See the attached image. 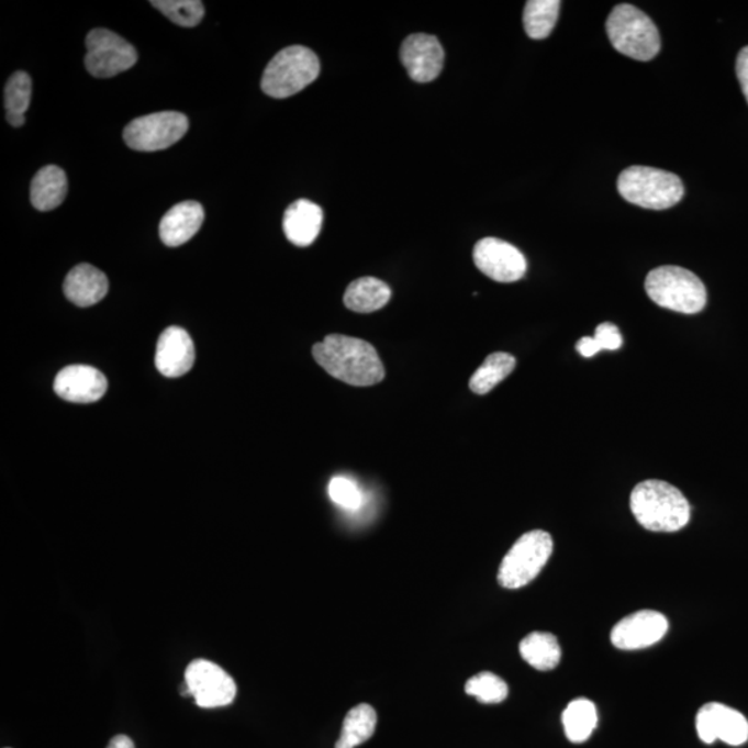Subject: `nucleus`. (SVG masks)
<instances>
[{"label":"nucleus","mask_w":748,"mask_h":748,"mask_svg":"<svg viewBox=\"0 0 748 748\" xmlns=\"http://www.w3.org/2000/svg\"><path fill=\"white\" fill-rule=\"evenodd\" d=\"M312 354L332 378L349 386H376L386 378L378 351L365 339L331 334L315 344Z\"/></svg>","instance_id":"f257e3e1"},{"label":"nucleus","mask_w":748,"mask_h":748,"mask_svg":"<svg viewBox=\"0 0 748 748\" xmlns=\"http://www.w3.org/2000/svg\"><path fill=\"white\" fill-rule=\"evenodd\" d=\"M629 503L636 522L649 532L676 533L691 520L688 499L666 481L640 482L630 493Z\"/></svg>","instance_id":"f03ea898"},{"label":"nucleus","mask_w":748,"mask_h":748,"mask_svg":"<svg viewBox=\"0 0 748 748\" xmlns=\"http://www.w3.org/2000/svg\"><path fill=\"white\" fill-rule=\"evenodd\" d=\"M645 289L657 305L679 314H699L707 304V290L702 280L691 270L672 265L652 269L647 275Z\"/></svg>","instance_id":"7ed1b4c3"},{"label":"nucleus","mask_w":748,"mask_h":748,"mask_svg":"<svg viewBox=\"0 0 748 748\" xmlns=\"http://www.w3.org/2000/svg\"><path fill=\"white\" fill-rule=\"evenodd\" d=\"M606 29L610 42L623 55L638 62H649L659 55V30L650 18L633 4L615 7L609 15Z\"/></svg>","instance_id":"20e7f679"},{"label":"nucleus","mask_w":748,"mask_h":748,"mask_svg":"<svg viewBox=\"0 0 748 748\" xmlns=\"http://www.w3.org/2000/svg\"><path fill=\"white\" fill-rule=\"evenodd\" d=\"M618 192L630 204L647 210H667L683 199L684 186L676 174L635 166L618 178Z\"/></svg>","instance_id":"39448f33"},{"label":"nucleus","mask_w":748,"mask_h":748,"mask_svg":"<svg viewBox=\"0 0 748 748\" xmlns=\"http://www.w3.org/2000/svg\"><path fill=\"white\" fill-rule=\"evenodd\" d=\"M320 72V58L314 52L304 46L286 47L265 68L261 88L270 98H290L314 82Z\"/></svg>","instance_id":"423d86ee"},{"label":"nucleus","mask_w":748,"mask_h":748,"mask_svg":"<svg viewBox=\"0 0 748 748\" xmlns=\"http://www.w3.org/2000/svg\"><path fill=\"white\" fill-rule=\"evenodd\" d=\"M554 554V539L543 529L524 534L503 557L498 571V582L503 588L518 589L528 585L543 571Z\"/></svg>","instance_id":"0eeeda50"},{"label":"nucleus","mask_w":748,"mask_h":748,"mask_svg":"<svg viewBox=\"0 0 748 748\" xmlns=\"http://www.w3.org/2000/svg\"><path fill=\"white\" fill-rule=\"evenodd\" d=\"M188 130V116L177 111H161L130 122L124 130V141L136 152L166 150L182 139Z\"/></svg>","instance_id":"6e6552de"},{"label":"nucleus","mask_w":748,"mask_h":748,"mask_svg":"<svg viewBox=\"0 0 748 748\" xmlns=\"http://www.w3.org/2000/svg\"><path fill=\"white\" fill-rule=\"evenodd\" d=\"M85 66L90 76L111 78L130 70L137 62V52L129 41L113 31L94 29L87 36Z\"/></svg>","instance_id":"1a4fd4ad"},{"label":"nucleus","mask_w":748,"mask_h":748,"mask_svg":"<svg viewBox=\"0 0 748 748\" xmlns=\"http://www.w3.org/2000/svg\"><path fill=\"white\" fill-rule=\"evenodd\" d=\"M185 683L201 708L225 707L237 693L235 679L215 662L203 659L194 660L186 668Z\"/></svg>","instance_id":"9d476101"},{"label":"nucleus","mask_w":748,"mask_h":748,"mask_svg":"<svg viewBox=\"0 0 748 748\" xmlns=\"http://www.w3.org/2000/svg\"><path fill=\"white\" fill-rule=\"evenodd\" d=\"M476 267L498 283H513L527 272V259L513 244L496 237L481 238L473 249Z\"/></svg>","instance_id":"9b49d317"},{"label":"nucleus","mask_w":748,"mask_h":748,"mask_svg":"<svg viewBox=\"0 0 748 748\" xmlns=\"http://www.w3.org/2000/svg\"><path fill=\"white\" fill-rule=\"evenodd\" d=\"M696 729L700 739L707 745L721 740L729 746H741L748 740L746 716L721 703H708L700 708Z\"/></svg>","instance_id":"f8f14e48"},{"label":"nucleus","mask_w":748,"mask_h":748,"mask_svg":"<svg viewBox=\"0 0 748 748\" xmlns=\"http://www.w3.org/2000/svg\"><path fill=\"white\" fill-rule=\"evenodd\" d=\"M668 621L659 612L641 610L619 621L612 630V644L621 650H639L665 638Z\"/></svg>","instance_id":"ddd939ff"},{"label":"nucleus","mask_w":748,"mask_h":748,"mask_svg":"<svg viewBox=\"0 0 748 748\" xmlns=\"http://www.w3.org/2000/svg\"><path fill=\"white\" fill-rule=\"evenodd\" d=\"M445 53L433 35L413 34L401 46V62L413 81H434L443 71Z\"/></svg>","instance_id":"4468645a"},{"label":"nucleus","mask_w":748,"mask_h":748,"mask_svg":"<svg viewBox=\"0 0 748 748\" xmlns=\"http://www.w3.org/2000/svg\"><path fill=\"white\" fill-rule=\"evenodd\" d=\"M108 391V379L102 371L87 365H72L58 371L55 392L62 400L74 403H93Z\"/></svg>","instance_id":"2eb2a0df"},{"label":"nucleus","mask_w":748,"mask_h":748,"mask_svg":"<svg viewBox=\"0 0 748 748\" xmlns=\"http://www.w3.org/2000/svg\"><path fill=\"white\" fill-rule=\"evenodd\" d=\"M194 360V344L189 333L178 326L166 328L157 343V370L166 378H180L193 368Z\"/></svg>","instance_id":"dca6fc26"},{"label":"nucleus","mask_w":748,"mask_h":748,"mask_svg":"<svg viewBox=\"0 0 748 748\" xmlns=\"http://www.w3.org/2000/svg\"><path fill=\"white\" fill-rule=\"evenodd\" d=\"M204 217L203 205L196 201L174 205L160 222L163 243L168 247H179L188 243L200 231Z\"/></svg>","instance_id":"f3484780"},{"label":"nucleus","mask_w":748,"mask_h":748,"mask_svg":"<svg viewBox=\"0 0 748 748\" xmlns=\"http://www.w3.org/2000/svg\"><path fill=\"white\" fill-rule=\"evenodd\" d=\"M322 224L323 211L310 200H297L284 212V235L297 247L311 246L320 236Z\"/></svg>","instance_id":"a211bd4d"},{"label":"nucleus","mask_w":748,"mask_h":748,"mask_svg":"<svg viewBox=\"0 0 748 748\" xmlns=\"http://www.w3.org/2000/svg\"><path fill=\"white\" fill-rule=\"evenodd\" d=\"M109 293V279L102 270L89 264L77 265L65 280V294L77 306L98 304Z\"/></svg>","instance_id":"6ab92c4d"},{"label":"nucleus","mask_w":748,"mask_h":748,"mask_svg":"<svg viewBox=\"0 0 748 748\" xmlns=\"http://www.w3.org/2000/svg\"><path fill=\"white\" fill-rule=\"evenodd\" d=\"M68 192L66 172L56 166H47L36 172L31 183V203L40 211L57 209Z\"/></svg>","instance_id":"aec40b11"},{"label":"nucleus","mask_w":748,"mask_h":748,"mask_svg":"<svg viewBox=\"0 0 748 748\" xmlns=\"http://www.w3.org/2000/svg\"><path fill=\"white\" fill-rule=\"evenodd\" d=\"M391 299V289L389 284L381 282L376 278H360L354 280L348 286L346 294H344V304L358 314H370L389 304Z\"/></svg>","instance_id":"412c9836"},{"label":"nucleus","mask_w":748,"mask_h":748,"mask_svg":"<svg viewBox=\"0 0 748 748\" xmlns=\"http://www.w3.org/2000/svg\"><path fill=\"white\" fill-rule=\"evenodd\" d=\"M520 655L538 671L554 670L561 660L559 640L549 633H533L520 644Z\"/></svg>","instance_id":"4be33fe9"},{"label":"nucleus","mask_w":748,"mask_h":748,"mask_svg":"<svg viewBox=\"0 0 748 748\" xmlns=\"http://www.w3.org/2000/svg\"><path fill=\"white\" fill-rule=\"evenodd\" d=\"M376 724H378V715L371 705L359 704L349 710L336 748H355L364 745L375 735Z\"/></svg>","instance_id":"5701e85b"},{"label":"nucleus","mask_w":748,"mask_h":748,"mask_svg":"<svg viewBox=\"0 0 748 748\" xmlns=\"http://www.w3.org/2000/svg\"><path fill=\"white\" fill-rule=\"evenodd\" d=\"M517 360L507 353H493L477 369L470 379V390L477 395H485L511 376Z\"/></svg>","instance_id":"b1692460"},{"label":"nucleus","mask_w":748,"mask_h":748,"mask_svg":"<svg viewBox=\"0 0 748 748\" xmlns=\"http://www.w3.org/2000/svg\"><path fill=\"white\" fill-rule=\"evenodd\" d=\"M567 739L572 743L587 741L598 726L596 705L588 699H577L567 705L563 716Z\"/></svg>","instance_id":"393cba45"},{"label":"nucleus","mask_w":748,"mask_h":748,"mask_svg":"<svg viewBox=\"0 0 748 748\" xmlns=\"http://www.w3.org/2000/svg\"><path fill=\"white\" fill-rule=\"evenodd\" d=\"M559 0H529L524 9V30L532 40H545L554 31L559 18Z\"/></svg>","instance_id":"a878e982"},{"label":"nucleus","mask_w":748,"mask_h":748,"mask_svg":"<svg viewBox=\"0 0 748 748\" xmlns=\"http://www.w3.org/2000/svg\"><path fill=\"white\" fill-rule=\"evenodd\" d=\"M152 7L160 10L172 23L186 29L199 25L205 13L200 0H153Z\"/></svg>","instance_id":"bb28decb"},{"label":"nucleus","mask_w":748,"mask_h":748,"mask_svg":"<svg viewBox=\"0 0 748 748\" xmlns=\"http://www.w3.org/2000/svg\"><path fill=\"white\" fill-rule=\"evenodd\" d=\"M465 691L484 704H498L506 700L509 686L502 678L492 672L477 673L467 681Z\"/></svg>","instance_id":"cd10ccee"},{"label":"nucleus","mask_w":748,"mask_h":748,"mask_svg":"<svg viewBox=\"0 0 748 748\" xmlns=\"http://www.w3.org/2000/svg\"><path fill=\"white\" fill-rule=\"evenodd\" d=\"M33 81L24 71L14 72L4 88V108L7 114L25 115L30 109Z\"/></svg>","instance_id":"c85d7f7f"},{"label":"nucleus","mask_w":748,"mask_h":748,"mask_svg":"<svg viewBox=\"0 0 748 748\" xmlns=\"http://www.w3.org/2000/svg\"><path fill=\"white\" fill-rule=\"evenodd\" d=\"M327 492L332 501L337 506L346 509V511H358L362 506L364 493L360 491L357 482L348 479V477H333L331 482H328Z\"/></svg>","instance_id":"c756f323"},{"label":"nucleus","mask_w":748,"mask_h":748,"mask_svg":"<svg viewBox=\"0 0 748 748\" xmlns=\"http://www.w3.org/2000/svg\"><path fill=\"white\" fill-rule=\"evenodd\" d=\"M599 348L609 349V351H615L623 347V336L618 331V327L613 325V323H602L596 327L595 336Z\"/></svg>","instance_id":"7c9ffc66"},{"label":"nucleus","mask_w":748,"mask_h":748,"mask_svg":"<svg viewBox=\"0 0 748 748\" xmlns=\"http://www.w3.org/2000/svg\"><path fill=\"white\" fill-rule=\"evenodd\" d=\"M736 74L748 103V46L741 49L736 62Z\"/></svg>","instance_id":"2f4dec72"},{"label":"nucleus","mask_w":748,"mask_h":748,"mask_svg":"<svg viewBox=\"0 0 748 748\" xmlns=\"http://www.w3.org/2000/svg\"><path fill=\"white\" fill-rule=\"evenodd\" d=\"M577 351L580 353L583 358H592L601 351V348H599L595 338L582 337L577 344Z\"/></svg>","instance_id":"473e14b6"},{"label":"nucleus","mask_w":748,"mask_h":748,"mask_svg":"<svg viewBox=\"0 0 748 748\" xmlns=\"http://www.w3.org/2000/svg\"><path fill=\"white\" fill-rule=\"evenodd\" d=\"M108 748H135V745L131 737L119 735L110 740Z\"/></svg>","instance_id":"72a5a7b5"}]
</instances>
